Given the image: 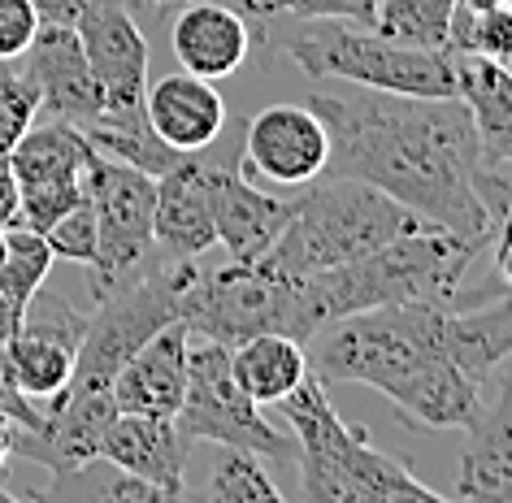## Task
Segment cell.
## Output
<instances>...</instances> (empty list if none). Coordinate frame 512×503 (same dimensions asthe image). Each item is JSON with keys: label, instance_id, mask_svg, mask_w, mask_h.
I'll return each mask as SVG.
<instances>
[{"label": "cell", "instance_id": "obj_1", "mask_svg": "<svg viewBox=\"0 0 512 503\" xmlns=\"http://www.w3.org/2000/svg\"><path fill=\"white\" fill-rule=\"evenodd\" d=\"M309 109L330 135L326 174L361 178L439 230L491 239V217L473 187L482 152L460 96H395L369 87L335 96L317 87Z\"/></svg>", "mask_w": 512, "mask_h": 503}, {"label": "cell", "instance_id": "obj_2", "mask_svg": "<svg viewBox=\"0 0 512 503\" xmlns=\"http://www.w3.org/2000/svg\"><path fill=\"white\" fill-rule=\"evenodd\" d=\"M491 239H465L439 226H421L395 235L382 248L356 256L348 265L322 269L300 278V326L304 339L322 330L326 321L382 304H465L469 265Z\"/></svg>", "mask_w": 512, "mask_h": 503}, {"label": "cell", "instance_id": "obj_3", "mask_svg": "<svg viewBox=\"0 0 512 503\" xmlns=\"http://www.w3.org/2000/svg\"><path fill=\"white\" fill-rule=\"evenodd\" d=\"M300 447V495L313 503H439L443 495L417 482L408 460L378 451L361 425H348L313 373L278 399Z\"/></svg>", "mask_w": 512, "mask_h": 503}, {"label": "cell", "instance_id": "obj_4", "mask_svg": "<svg viewBox=\"0 0 512 503\" xmlns=\"http://www.w3.org/2000/svg\"><path fill=\"white\" fill-rule=\"evenodd\" d=\"M421 226L430 222H421L413 209H404L387 191L369 187L361 178L322 174L304 183V191L291 200V222L265 256L287 278H309L322 269L348 265L356 256L391 243L395 235H408Z\"/></svg>", "mask_w": 512, "mask_h": 503}, {"label": "cell", "instance_id": "obj_5", "mask_svg": "<svg viewBox=\"0 0 512 503\" xmlns=\"http://www.w3.org/2000/svg\"><path fill=\"white\" fill-rule=\"evenodd\" d=\"M443 304H382L326 321L304 339L317 382H361L395 399L426 365L447 356Z\"/></svg>", "mask_w": 512, "mask_h": 503}, {"label": "cell", "instance_id": "obj_6", "mask_svg": "<svg viewBox=\"0 0 512 503\" xmlns=\"http://www.w3.org/2000/svg\"><path fill=\"white\" fill-rule=\"evenodd\" d=\"M283 53L313 83H352L395 96H456L452 53L400 44L361 22L300 18V27L287 31Z\"/></svg>", "mask_w": 512, "mask_h": 503}, {"label": "cell", "instance_id": "obj_7", "mask_svg": "<svg viewBox=\"0 0 512 503\" xmlns=\"http://www.w3.org/2000/svg\"><path fill=\"white\" fill-rule=\"evenodd\" d=\"M178 321L196 334L226 347H239L252 334H291L304 343L300 326V278H287L270 256L226 261L200 269L178 295Z\"/></svg>", "mask_w": 512, "mask_h": 503}, {"label": "cell", "instance_id": "obj_8", "mask_svg": "<svg viewBox=\"0 0 512 503\" xmlns=\"http://www.w3.org/2000/svg\"><path fill=\"white\" fill-rule=\"evenodd\" d=\"M174 421L191 443L243 447L265 460H291V438L278 434L261 417V404H252L243 395V386L235 382L226 343H213V339L187 343V391Z\"/></svg>", "mask_w": 512, "mask_h": 503}, {"label": "cell", "instance_id": "obj_9", "mask_svg": "<svg viewBox=\"0 0 512 503\" xmlns=\"http://www.w3.org/2000/svg\"><path fill=\"white\" fill-rule=\"evenodd\" d=\"M87 200L96 213V261L87 265L96 300V295H105L109 287H118V282L157 261V243H152L157 178L96 152L87 165Z\"/></svg>", "mask_w": 512, "mask_h": 503}, {"label": "cell", "instance_id": "obj_10", "mask_svg": "<svg viewBox=\"0 0 512 503\" xmlns=\"http://www.w3.org/2000/svg\"><path fill=\"white\" fill-rule=\"evenodd\" d=\"M239 152H243V122H226L222 135L200 148V157H204V174H209L217 243L226 248L230 261H256L287 230L291 200H278L256 187L243 174Z\"/></svg>", "mask_w": 512, "mask_h": 503}, {"label": "cell", "instance_id": "obj_11", "mask_svg": "<svg viewBox=\"0 0 512 503\" xmlns=\"http://www.w3.org/2000/svg\"><path fill=\"white\" fill-rule=\"evenodd\" d=\"M96 148L79 126L48 118L44 126H27V135L9 152L18 178V222L44 230L57 222L61 213H70L74 204L87 196V165H92Z\"/></svg>", "mask_w": 512, "mask_h": 503}, {"label": "cell", "instance_id": "obj_12", "mask_svg": "<svg viewBox=\"0 0 512 503\" xmlns=\"http://www.w3.org/2000/svg\"><path fill=\"white\" fill-rule=\"evenodd\" d=\"M74 31H79L87 66H92L100 96H105V113L144 109L148 40L131 14V0H87L83 14L74 18Z\"/></svg>", "mask_w": 512, "mask_h": 503}, {"label": "cell", "instance_id": "obj_13", "mask_svg": "<svg viewBox=\"0 0 512 503\" xmlns=\"http://www.w3.org/2000/svg\"><path fill=\"white\" fill-rule=\"evenodd\" d=\"M330 135L309 105H270L243 122V174L274 187H304L326 174Z\"/></svg>", "mask_w": 512, "mask_h": 503}, {"label": "cell", "instance_id": "obj_14", "mask_svg": "<svg viewBox=\"0 0 512 503\" xmlns=\"http://www.w3.org/2000/svg\"><path fill=\"white\" fill-rule=\"evenodd\" d=\"M87 313H79L70 300L61 295H44V287L31 295L22 308V326L9 339V365L22 386V395L44 404L53 399L74 373V356L83 343Z\"/></svg>", "mask_w": 512, "mask_h": 503}, {"label": "cell", "instance_id": "obj_15", "mask_svg": "<svg viewBox=\"0 0 512 503\" xmlns=\"http://www.w3.org/2000/svg\"><path fill=\"white\" fill-rule=\"evenodd\" d=\"M22 57H27L22 74L40 92V113L79 126V131H87L105 113V96H100V83L87 66V53L74 27L40 22V31H35V40Z\"/></svg>", "mask_w": 512, "mask_h": 503}, {"label": "cell", "instance_id": "obj_16", "mask_svg": "<svg viewBox=\"0 0 512 503\" xmlns=\"http://www.w3.org/2000/svg\"><path fill=\"white\" fill-rule=\"evenodd\" d=\"M152 243L165 261H200L209 248H217L213 226V196L204 157L183 152L170 170L157 174V209H152Z\"/></svg>", "mask_w": 512, "mask_h": 503}, {"label": "cell", "instance_id": "obj_17", "mask_svg": "<svg viewBox=\"0 0 512 503\" xmlns=\"http://www.w3.org/2000/svg\"><path fill=\"white\" fill-rule=\"evenodd\" d=\"M187 456H191V438L178 430V421L148 417V412H118L96 451V460H109L113 469L144 477L165 499H183Z\"/></svg>", "mask_w": 512, "mask_h": 503}, {"label": "cell", "instance_id": "obj_18", "mask_svg": "<svg viewBox=\"0 0 512 503\" xmlns=\"http://www.w3.org/2000/svg\"><path fill=\"white\" fill-rule=\"evenodd\" d=\"M465 434L452 495L473 503H512V365L499 373V391L491 399L482 395V408Z\"/></svg>", "mask_w": 512, "mask_h": 503}, {"label": "cell", "instance_id": "obj_19", "mask_svg": "<svg viewBox=\"0 0 512 503\" xmlns=\"http://www.w3.org/2000/svg\"><path fill=\"white\" fill-rule=\"evenodd\" d=\"M170 44L174 57L187 74L200 79H230L243 61L252 57V27L226 0H187L183 9H174Z\"/></svg>", "mask_w": 512, "mask_h": 503}, {"label": "cell", "instance_id": "obj_20", "mask_svg": "<svg viewBox=\"0 0 512 503\" xmlns=\"http://www.w3.org/2000/svg\"><path fill=\"white\" fill-rule=\"evenodd\" d=\"M187 343L191 330L183 321H170L157 330L139 352L126 360L113 378L109 395L118 412H148V417H174L187 391Z\"/></svg>", "mask_w": 512, "mask_h": 503}, {"label": "cell", "instance_id": "obj_21", "mask_svg": "<svg viewBox=\"0 0 512 503\" xmlns=\"http://www.w3.org/2000/svg\"><path fill=\"white\" fill-rule=\"evenodd\" d=\"M144 113H148V126L174 152H196L204 144H213V139L222 135V126L230 122L222 92H217L209 79L187 74V70L148 83Z\"/></svg>", "mask_w": 512, "mask_h": 503}, {"label": "cell", "instance_id": "obj_22", "mask_svg": "<svg viewBox=\"0 0 512 503\" xmlns=\"http://www.w3.org/2000/svg\"><path fill=\"white\" fill-rule=\"evenodd\" d=\"M456 96L469 109L482 161L512 165V66L486 57H452Z\"/></svg>", "mask_w": 512, "mask_h": 503}, {"label": "cell", "instance_id": "obj_23", "mask_svg": "<svg viewBox=\"0 0 512 503\" xmlns=\"http://www.w3.org/2000/svg\"><path fill=\"white\" fill-rule=\"evenodd\" d=\"M443 347L473 382L491 378V369L512 356V291H504V300H486L478 308H447Z\"/></svg>", "mask_w": 512, "mask_h": 503}, {"label": "cell", "instance_id": "obj_24", "mask_svg": "<svg viewBox=\"0 0 512 503\" xmlns=\"http://www.w3.org/2000/svg\"><path fill=\"white\" fill-rule=\"evenodd\" d=\"M230 373L252 404H278L309 378V356H304L300 339L270 330L230 347Z\"/></svg>", "mask_w": 512, "mask_h": 503}, {"label": "cell", "instance_id": "obj_25", "mask_svg": "<svg viewBox=\"0 0 512 503\" xmlns=\"http://www.w3.org/2000/svg\"><path fill=\"white\" fill-rule=\"evenodd\" d=\"M83 135L92 139L96 152H105V157H113V161L135 165V170H144L152 178L165 174L178 157H183V152H174L157 131H152L144 109H135V113H105V118H96Z\"/></svg>", "mask_w": 512, "mask_h": 503}, {"label": "cell", "instance_id": "obj_26", "mask_svg": "<svg viewBox=\"0 0 512 503\" xmlns=\"http://www.w3.org/2000/svg\"><path fill=\"white\" fill-rule=\"evenodd\" d=\"M447 53L512 66V0H499L491 9H452Z\"/></svg>", "mask_w": 512, "mask_h": 503}, {"label": "cell", "instance_id": "obj_27", "mask_svg": "<svg viewBox=\"0 0 512 503\" xmlns=\"http://www.w3.org/2000/svg\"><path fill=\"white\" fill-rule=\"evenodd\" d=\"M456 0H378L374 31L391 35L413 48H434L447 53V27H452Z\"/></svg>", "mask_w": 512, "mask_h": 503}, {"label": "cell", "instance_id": "obj_28", "mask_svg": "<svg viewBox=\"0 0 512 503\" xmlns=\"http://www.w3.org/2000/svg\"><path fill=\"white\" fill-rule=\"evenodd\" d=\"M53 248L40 230L31 226H5V256H0V291L9 295L18 308H27V300L48 282L53 269Z\"/></svg>", "mask_w": 512, "mask_h": 503}, {"label": "cell", "instance_id": "obj_29", "mask_svg": "<svg viewBox=\"0 0 512 503\" xmlns=\"http://www.w3.org/2000/svg\"><path fill=\"white\" fill-rule=\"evenodd\" d=\"M473 187L486 217H491V252H495V282L512 291V165L478 161Z\"/></svg>", "mask_w": 512, "mask_h": 503}, {"label": "cell", "instance_id": "obj_30", "mask_svg": "<svg viewBox=\"0 0 512 503\" xmlns=\"http://www.w3.org/2000/svg\"><path fill=\"white\" fill-rule=\"evenodd\" d=\"M204 495L213 503H274V499H283V490L274 486L270 469H261L256 451L222 447V456H217L209 469Z\"/></svg>", "mask_w": 512, "mask_h": 503}, {"label": "cell", "instance_id": "obj_31", "mask_svg": "<svg viewBox=\"0 0 512 503\" xmlns=\"http://www.w3.org/2000/svg\"><path fill=\"white\" fill-rule=\"evenodd\" d=\"M40 118V92L22 70L0 61V157H9L14 144L27 135V126Z\"/></svg>", "mask_w": 512, "mask_h": 503}, {"label": "cell", "instance_id": "obj_32", "mask_svg": "<svg viewBox=\"0 0 512 503\" xmlns=\"http://www.w3.org/2000/svg\"><path fill=\"white\" fill-rule=\"evenodd\" d=\"M48 248H53L57 261H74V265H92L96 261V213L92 200H79L70 213H61L53 226L44 230Z\"/></svg>", "mask_w": 512, "mask_h": 503}, {"label": "cell", "instance_id": "obj_33", "mask_svg": "<svg viewBox=\"0 0 512 503\" xmlns=\"http://www.w3.org/2000/svg\"><path fill=\"white\" fill-rule=\"evenodd\" d=\"M374 9L378 0H274V22L278 18H343V22H361L374 27Z\"/></svg>", "mask_w": 512, "mask_h": 503}, {"label": "cell", "instance_id": "obj_34", "mask_svg": "<svg viewBox=\"0 0 512 503\" xmlns=\"http://www.w3.org/2000/svg\"><path fill=\"white\" fill-rule=\"evenodd\" d=\"M40 31V14L31 0H0V61H18Z\"/></svg>", "mask_w": 512, "mask_h": 503}, {"label": "cell", "instance_id": "obj_35", "mask_svg": "<svg viewBox=\"0 0 512 503\" xmlns=\"http://www.w3.org/2000/svg\"><path fill=\"white\" fill-rule=\"evenodd\" d=\"M0 417L18 421L22 430H40L44 425V408L35 399L22 395V386L14 378V365H9V347H0Z\"/></svg>", "mask_w": 512, "mask_h": 503}, {"label": "cell", "instance_id": "obj_36", "mask_svg": "<svg viewBox=\"0 0 512 503\" xmlns=\"http://www.w3.org/2000/svg\"><path fill=\"white\" fill-rule=\"evenodd\" d=\"M18 222V178L9 157H0V230Z\"/></svg>", "mask_w": 512, "mask_h": 503}, {"label": "cell", "instance_id": "obj_37", "mask_svg": "<svg viewBox=\"0 0 512 503\" xmlns=\"http://www.w3.org/2000/svg\"><path fill=\"white\" fill-rule=\"evenodd\" d=\"M40 22H57V27H74V18L83 14L87 0H31Z\"/></svg>", "mask_w": 512, "mask_h": 503}, {"label": "cell", "instance_id": "obj_38", "mask_svg": "<svg viewBox=\"0 0 512 503\" xmlns=\"http://www.w3.org/2000/svg\"><path fill=\"white\" fill-rule=\"evenodd\" d=\"M18 326H22V308H18L14 300H9L5 291H0V347H5L9 339H14Z\"/></svg>", "mask_w": 512, "mask_h": 503}, {"label": "cell", "instance_id": "obj_39", "mask_svg": "<svg viewBox=\"0 0 512 503\" xmlns=\"http://www.w3.org/2000/svg\"><path fill=\"white\" fill-rule=\"evenodd\" d=\"M226 5H235L243 18H256L261 27H270L274 22V0H226Z\"/></svg>", "mask_w": 512, "mask_h": 503}, {"label": "cell", "instance_id": "obj_40", "mask_svg": "<svg viewBox=\"0 0 512 503\" xmlns=\"http://www.w3.org/2000/svg\"><path fill=\"white\" fill-rule=\"evenodd\" d=\"M14 443H18V421L0 417V477H5V464L14 456Z\"/></svg>", "mask_w": 512, "mask_h": 503}, {"label": "cell", "instance_id": "obj_41", "mask_svg": "<svg viewBox=\"0 0 512 503\" xmlns=\"http://www.w3.org/2000/svg\"><path fill=\"white\" fill-rule=\"evenodd\" d=\"M499 0H456V9H491Z\"/></svg>", "mask_w": 512, "mask_h": 503}, {"label": "cell", "instance_id": "obj_42", "mask_svg": "<svg viewBox=\"0 0 512 503\" xmlns=\"http://www.w3.org/2000/svg\"><path fill=\"white\" fill-rule=\"evenodd\" d=\"M152 5H157V9H161V14H174V9H183V5H187V0H152Z\"/></svg>", "mask_w": 512, "mask_h": 503}, {"label": "cell", "instance_id": "obj_43", "mask_svg": "<svg viewBox=\"0 0 512 503\" xmlns=\"http://www.w3.org/2000/svg\"><path fill=\"white\" fill-rule=\"evenodd\" d=\"M14 499H22V490H5V486H0V503H14Z\"/></svg>", "mask_w": 512, "mask_h": 503}, {"label": "cell", "instance_id": "obj_44", "mask_svg": "<svg viewBox=\"0 0 512 503\" xmlns=\"http://www.w3.org/2000/svg\"><path fill=\"white\" fill-rule=\"evenodd\" d=\"M0 256H5V230H0Z\"/></svg>", "mask_w": 512, "mask_h": 503}]
</instances>
